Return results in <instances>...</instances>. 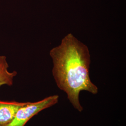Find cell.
Returning a JSON list of instances; mask_svg holds the SVG:
<instances>
[{"mask_svg": "<svg viewBox=\"0 0 126 126\" xmlns=\"http://www.w3.org/2000/svg\"><path fill=\"white\" fill-rule=\"evenodd\" d=\"M9 64L5 56H0V87L3 85L12 86L13 79L17 75L16 71L9 72Z\"/></svg>", "mask_w": 126, "mask_h": 126, "instance_id": "obj_4", "label": "cell"}, {"mask_svg": "<svg viewBox=\"0 0 126 126\" xmlns=\"http://www.w3.org/2000/svg\"><path fill=\"white\" fill-rule=\"evenodd\" d=\"M53 66L52 75L57 86L66 93L73 107L81 112L79 101L81 91L93 94L98 93V88L89 76L90 55L88 47L72 34L65 36L60 45L50 51Z\"/></svg>", "mask_w": 126, "mask_h": 126, "instance_id": "obj_1", "label": "cell"}, {"mask_svg": "<svg viewBox=\"0 0 126 126\" xmlns=\"http://www.w3.org/2000/svg\"><path fill=\"white\" fill-rule=\"evenodd\" d=\"M26 102L4 101L0 100V126H4L12 121L19 108L27 104Z\"/></svg>", "mask_w": 126, "mask_h": 126, "instance_id": "obj_3", "label": "cell"}, {"mask_svg": "<svg viewBox=\"0 0 126 126\" xmlns=\"http://www.w3.org/2000/svg\"><path fill=\"white\" fill-rule=\"evenodd\" d=\"M59 100V95H53L36 102H28L26 105L18 109L12 121L4 126H25L32 117L55 105Z\"/></svg>", "mask_w": 126, "mask_h": 126, "instance_id": "obj_2", "label": "cell"}]
</instances>
